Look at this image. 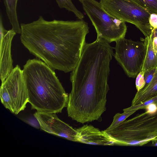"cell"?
I'll return each mask as SVG.
<instances>
[{"label": "cell", "mask_w": 157, "mask_h": 157, "mask_svg": "<svg viewBox=\"0 0 157 157\" xmlns=\"http://www.w3.org/2000/svg\"><path fill=\"white\" fill-rule=\"evenodd\" d=\"M113 54L109 43L101 38L85 44L70 75L72 89L67 107L68 116L72 120L82 124L98 120L106 110Z\"/></svg>", "instance_id": "obj_1"}, {"label": "cell", "mask_w": 157, "mask_h": 157, "mask_svg": "<svg viewBox=\"0 0 157 157\" xmlns=\"http://www.w3.org/2000/svg\"><path fill=\"white\" fill-rule=\"evenodd\" d=\"M21 41L31 54L54 71H72L79 62L88 24L83 19L48 21L40 16L36 20L21 23Z\"/></svg>", "instance_id": "obj_2"}, {"label": "cell", "mask_w": 157, "mask_h": 157, "mask_svg": "<svg viewBox=\"0 0 157 157\" xmlns=\"http://www.w3.org/2000/svg\"><path fill=\"white\" fill-rule=\"evenodd\" d=\"M22 71L32 109L47 113H61L67 106L68 95L54 70L36 58L29 59Z\"/></svg>", "instance_id": "obj_3"}, {"label": "cell", "mask_w": 157, "mask_h": 157, "mask_svg": "<svg viewBox=\"0 0 157 157\" xmlns=\"http://www.w3.org/2000/svg\"><path fill=\"white\" fill-rule=\"evenodd\" d=\"M104 131L116 145L143 146L157 138V109L153 112L147 109L113 128Z\"/></svg>", "instance_id": "obj_4"}, {"label": "cell", "mask_w": 157, "mask_h": 157, "mask_svg": "<svg viewBox=\"0 0 157 157\" xmlns=\"http://www.w3.org/2000/svg\"><path fill=\"white\" fill-rule=\"evenodd\" d=\"M81 3L97 33V38L110 43L125 37L127 27L125 22L112 16L96 0H82Z\"/></svg>", "instance_id": "obj_5"}, {"label": "cell", "mask_w": 157, "mask_h": 157, "mask_svg": "<svg viewBox=\"0 0 157 157\" xmlns=\"http://www.w3.org/2000/svg\"><path fill=\"white\" fill-rule=\"evenodd\" d=\"M102 8L112 16L135 25L147 37L153 29L149 19L151 12L132 0H100Z\"/></svg>", "instance_id": "obj_6"}, {"label": "cell", "mask_w": 157, "mask_h": 157, "mask_svg": "<svg viewBox=\"0 0 157 157\" xmlns=\"http://www.w3.org/2000/svg\"><path fill=\"white\" fill-rule=\"evenodd\" d=\"M0 97L2 103L12 113L17 115L24 110L29 102L23 71L17 65L1 83Z\"/></svg>", "instance_id": "obj_7"}, {"label": "cell", "mask_w": 157, "mask_h": 157, "mask_svg": "<svg viewBox=\"0 0 157 157\" xmlns=\"http://www.w3.org/2000/svg\"><path fill=\"white\" fill-rule=\"evenodd\" d=\"M114 56L129 77H136L141 71L146 53L144 43L124 37L116 41Z\"/></svg>", "instance_id": "obj_8"}, {"label": "cell", "mask_w": 157, "mask_h": 157, "mask_svg": "<svg viewBox=\"0 0 157 157\" xmlns=\"http://www.w3.org/2000/svg\"><path fill=\"white\" fill-rule=\"evenodd\" d=\"M34 115L38 120L42 130L48 133L76 142V129L60 120L56 113L37 111Z\"/></svg>", "instance_id": "obj_9"}, {"label": "cell", "mask_w": 157, "mask_h": 157, "mask_svg": "<svg viewBox=\"0 0 157 157\" xmlns=\"http://www.w3.org/2000/svg\"><path fill=\"white\" fill-rule=\"evenodd\" d=\"M16 33L12 29L7 30L4 28L1 13L0 78L1 83L5 80L14 68L11 54V47L12 40Z\"/></svg>", "instance_id": "obj_10"}, {"label": "cell", "mask_w": 157, "mask_h": 157, "mask_svg": "<svg viewBox=\"0 0 157 157\" xmlns=\"http://www.w3.org/2000/svg\"><path fill=\"white\" fill-rule=\"evenodd\" d=\"M76 142L95 145H113L116 142L104 130L90 125H85L78 128Z\"/></svg>", "instance_id": "obj_11"}, {"label": "cell", "mask_w": 157, "mask_h": 157, "mask_svg": "<svg viewBox=\"0 0 157 157\" xmlns=\"http://www.w3.org/2000/svg\"><path fill=\"white\" fill-rule=\"evenodd\" d=\"M157 96V67L153 78L147 86L137 91L132 100V105H136Z\"/></svg>", "instance_id": "obj_12"}, {"label": "cell", "mask_w": 157, "mask_h": 157, "mask_svg": "<svg viewBox=\"0 0 157 157\" xmlns=\"http://www.w3.org/2000/svg\"><path fill=\"white\" fill-rule=\"evenodd\" d=\"M146 46V53L141 71L145 72L157 67V54L154 52L151 34L144 39Z\"/></svg>", "instance_id": "obj_13"}, {"label": "cell", "mask_w": 157, "mask_h": 157, "mask_svg": "<svg viewBox=\"0 0 157 157\" xmlns=\"http://www.w3.org/2000/svg\"><path fill=\"white\" fill-rule=\"evenodd\" d=\"M18 0H3L6 13L13 29L17 33L21 34V30L18 19L17 8Z\"/></svg>", "instance_id": "obj_14"}, {"label": "cell", "mask_w": 157, "mask_h": 157, "mask_svg": "<svg viewBox=\"0 0 157 157\" xmlns=\"http://www.w3.org/2000/svg\"><path fill=\"white\" fill-rule=\"evenodd\" d=\"M58 6L61 8H64L73 13L79 19H83L84 14L75 6L71 0H56Z\"/></svg>", "instance_id": "obj_15"}, {"label": "cell", "mask_w": 157, "mask_h": 157, "mask_svg": "<svg viewBox=\"0 0 157 157\" xmlns=\"http://www.w3.org/2000/svg\"><path fill=\"white\" fill-rule=\"evenodd\" d=\"M136 111L135 110L131 111H123L122 113H116L113 117L111 124L106 130H109L115 128Z\"/></svg>", "instance_id": "obj_16"}, {"label": "cell", "mask_w": 157, "mask_h": 157, "mask_svg": "<svg viewBox=\"0 0 157 157\" xmlns=\"http://www.w3.org/2000/svg\"><path fill=\"white\" fill-rule=\"evenodd\" d=\"M151 13L157 14V0H132Z\"/></svg>", "instance_id": "obj_17"}, {"label": "cell", "mask_w": 157, "mask_h": 157, "mask_svg": "<svg viewBox=\"0 0 157 157\" xmlns=\"http://www.w3.org/2000/svg\"><path fill=\"white\" fill-rule=\"evenodd\" d=\"M155 104L157 105V96L141 104L131 106L129 107L123 109L124 111H131L133 110H137L142 109H147L151 105Z\"/></svg>", "instance_id": "obj_18"}, {"label": "cell", "mask_w": 157, "mask_h": 157, "mask_svg": "<svg viewBox=\"0 0 157 157\" xmlns=\"http://www.w3.org/2000/svg\"><path fill=\"white\" fill-rule=\"evenodd\" d=\"M21 120L36 128L39 129L41 128L40 125L38 120L34 114L25 118H22Z\"/></svg>", "instance_id": "obj_19"}, {"label": "cell", "mask_w": 157, "mask_h": 157, "mask_svg": "<svg viewBox=\"0 0 157 157\" xmlns=\"http://www.w3.org/2000/svg\"><path fill=\"white\" fill-rule=\"evenodd\" d=\"M144 74V72L141 71L136 77V85L137 91L143 88L145 86Z\"/></svg>", "instance_id": "obj_20"}, {"label": "cell", "mask_w": 157, "mask_h": 157, "mask_svg": "<svg viewBox=\"0 0 157 157\" xmlns=\"http://www.w3.org/2000/svg\"><path fill=\"white\" fill-rule=\"evenodd\" d=\"M156 68L144 72V78L145 82V85L144 87L149 84L152 80L154 76Z\"/></svg>", "instance_id": "obj_21"}, {"label": "cell", "mask_w": 157, "mask_h": 157, "mask_svg": "<svg viewBox=\"0 0 157 157\" xmlns=\"http://www.w3.org/2000/svg\"><path fill=\"white\" fill-rule=\"evenodd\" d=\"M153 50L157 54V28L154 29L151 34Z\"/></svg>", "instance_id": "obj_22"}, {"label": "cell", "mask_w": 157, "mask_h": 157, "mask_svg": "<svg viewBox=\"0 0 157 157\" xmlns=\"http://www.w3.org/2000/svg\"><path fill=\"white\" fill-rule=\"evenodd\" d=\"M149 24L152 28L154 29L157 28V14L151 13L149 17Z\"/></svg>", "instance_id": "obj_23"}, {"label": "cell", "mask_w": 157, "mask_h": 157, "mask_svg": "<svg viewBox=\"0 0 157 157\" xmlns=\"http://www.w3.org/2000/svg\"><path fill=\"white\" fill-rule=\"evenodd\" d=\"M78 0L79 2H81H81H82V0Z\"/></svg>", "instance_id": "obj_24"}]
</instances>
